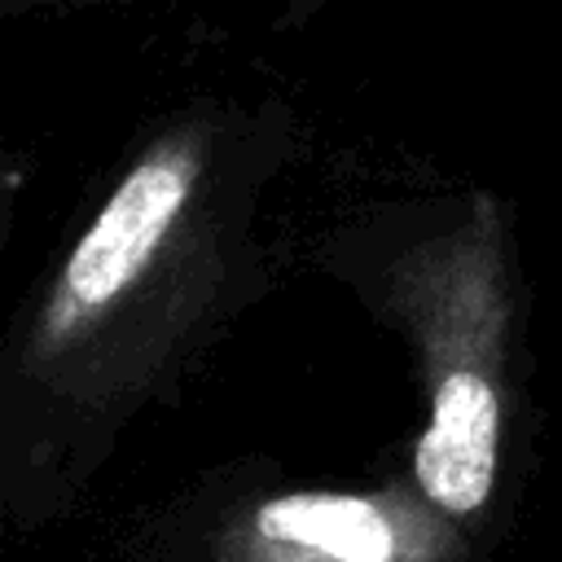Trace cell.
<instances>
[{"mask_svg":"<svg viewBox=\"0 0 562 562\" xmlns=\"http://www.w3.org/2000/svg\"><path fill=\"white\" fill-rule=\"evenodd\" d=\"M97 4H123V0H0V18L57 13V9H97Z\"/></svg>","mask_w":562,"mask_h":562,"instance_id":"277c9868","label":"cell"},{"mask_svg":"<svg viewBox=\"0 0 562 562\" xmlns=\"http://www.w3.org/2000/svg\"><path fill=\"white\" fill-rule=\"evenodd\" d=\"M413 356L422 426L408 479L479 531L496 509L527 369V277L514 211L470 184L342 220L316 250Z\"/></svg>","mask_w":562,"mask_h":562,"instance_id":"7a4b0ae2","label":"cell"},{"mask_svg":"<svg viewBox=\"0 0 562 562\" xmlns=\"http://www.w3.org/2000/svg\"><path fill=\"white\" fill-rule=\"evenodd\" d=\"M474 531L439 514L408 479L299 487L215 479L184 501L149 562H470Z\"/></svg>","mask_w":562,"mask_h":562,"instance_id":"3957f363","label":"cell"},{"mask_svg":"<svg viewBox=\"0 0 562 562\" xmlns=\"http://www.w3.org/2000/svg\"><path fill=\"white\" fill-rule=\"evenodd\" d=\"M303 149L285 101L158 114L31 285L0 351V509L35 531L263 290L259 215Z\"/></svg>","mask_w":562,"mask_h":562,"instance_id":"6da1fadb","label":"cell"}]
</instances>
